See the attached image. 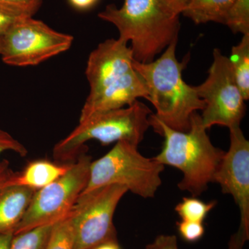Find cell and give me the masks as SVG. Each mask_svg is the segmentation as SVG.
I'll use <instances>...</instances> for the list:
<instances>
[{"instance_id": "29", "label": "cell", "mask_w": 249, "mask_h": 249, "mask_svg": "<svg viewBox=\"0 0 249 249\" xmlns=\"http://www.w3.org/2000/svg\"><path fill=\"white\" fill-rule=\"evenodd\" d=\"M4 2L13 3V4H28V3L32 2L35 0H0Z\"/></svg>"}, {"instance_id": "28", "label": "cell", "mask_w": 249, "mask_h": 249, "mask_svg": "<svg viewBox=\"0 0 249 249\" xmlns=\"http://www.w3.org/2000/svg\"><path fill=\"white\" fill-rule=\"evenodd\" d=\"M91 249H121L116 240L106 241Z\"/></svg>"}, {"instance_id": "27", "label": "cell", "mask_w": 249, "mask_h": 249, "mask_svg": "<svg viewBox=\"0 0 249 249\" xmlns=\"http://www.w3.org/2000/svg\"><path fill=\"white\" fill-rule=\"evenodd\" d=\"M14 232H9L0 234V249H10L11 239Z\"/></svg>"}, {"instance_id": "17", "label": "cell", "mask_w": 249, "mask_h": 249, "mask_svg": "<svg viewBox=\"0 0 249 249\" xmlns=\"http://www.w3.org/2000/svg\"><path fill=\"white\" fill-rule=\"evenodd\" d=\"M56 224L51 223L14 234L10 249H47Z\"/></svg>"}, {"instance_id": "10", "label": "cell", "mask_w": 249, "mask_h": 249, "mask_svg": "<svg viewBox=\"0 0 249 249\" xmlns=\"http://www.w3.org/2000/svg\"><path fill=\"white\" fill-rule=\"evenodd\" d=\"M73 41V36L28 17L16 22L1 37L0 55L9 65L34 66L69 50Z\"/></svg>"}, {"instance_id": "19", "label": "cell", "mask_w": 249, "mask_h": 249, "mask_svg": "<svg viewBox=\"0 0 249 249\" xmlns=\"http://www.w3.org/2000/svg\"><path fill=\"white\" fill-rule=\"evenodd\" d=\"M225 25L234 34H249V0H234Z\"/></svg>"}, {"instance_id": "25", "label": "cell", "mask_w": 249, "mask_h": 249, "mask_svg": "<svg viewBox=\"0 0 249 249\" xmlns=\"http://www.w3.org/2000/svg\"><path fill=\"white\" fill-rule=\"evenodd\" d=\"M14 172L9 168V162L6 160L0 162V191L5 187L6 181Z\"/></svg>"}, {"instance_id": "22", "label": "cell", "mask_w": 249, "mask_h": 249, "mask_svg": "<svg viewBox=\"0 0 249 249\" xmlns=\"http://www.w3.org/2000/svg\"><path fill=\"white\" fill-rule=\"evenodd\" d=\"M6 151L14 152L23 157L27 156L28 153L27 149L24 145L14 138L11 134L0 129V156Z\"/></svg>"}, {"instance_id": "18", "label": "cell", "mask_w": 249, "mask_h": 249, "mask_svg": "<svg viewBox=\"0 0 249 249\" xmlns=\"http://www.w3.org/2000/svg\"><path fill=\"white\" fill-rule=\"evenodd\" d=\"M215 205V201L205 203L195 196L184 197L181 202L177 205L175 210L181 220L203 223Z\"/></svg>"}, {"instance_id": "12", "label": "cell", "mask_w": 249, "mask_h": 249, "mask_svg": "<svg viewBox=\"0 0 249 249\" xmlns=\"http://www.w3.org/2000/svg\"><path fill=\"white\" fill-rule=\"evenodd\" d=\"M35 192L19 186H6L0 191V234L14 232Z\"/></svg>"}, {"instance_id": "1", "label": "cell", "mask_w": 249, "mask_h": 249, "mask_svg": "<svg viewBox=\"0 0 249 249\" xmlns=\"http://www.w3.org/2000/svg\"><path fill=\"white\" fill-rule=\"evenodd\" d=\"M133 60L132 49L120 38L107 39L90 53L85 71L90 91L79 122L93 114L131 106L139 98L148 100Z\"/></svg>"}, {"instance_id": "4", "label": "cell", "mask_w": 249, "mask_h": 249, "mask_svg": "<svg viewBox=\"0 0 249 249\" xmlns=\"http://www.w3.org/2000/svg\"><path fill=\"white\" fill-rule=\"evenodd\" d=\"M98 18L114 24L119 38L130 41L134 60H155L172 42L178 41L179 16L170 13L160 0H124L121 8L107 5Z\"/></svg>"}, {"instance_id": "2", "label": "cell", "mask_w": 249, "mask_h": 249, "mask_svg": "<svg viewBox=\"0 0 249 249\" xmlns=\"http://www.w3.org/2000/svg\"><path fill=\"white\" fill-rule=\"evenodd\" d=\"M149 119L155 132L164 137L163 148L154 160L182 172L178 189L191 193L195 197L200 196L209 183H213L225 152L212 143L206 133L207 129L201 124V116L196 112L192 116L188 132L170 128L153 113Z\"/></svg>"}, {"instance_id": "30", "label": "cell", "mask_w": 249, "mask_h": 249, "mask_svg": "<svg viewBox=\"0 0 249 249\" xmlns=\"http://www.w3.org/2000/svg\"><path fill=\"white\" fill-rule=\"evenodd\" d=\"M1 37H0V53H1Z\"/></svg>"}, {"instance_id": "23", "label": "cell", "mask_w": 249, "mask_h": 249, "mask_svg": "<svg viewBox=\"0 0 249 249\" xmlns=\"http://www.w3.org/2000/svg\"><path fill=\"white\" fill-rule=\"evenodd\" d=\"M146 247L148 249H178V239L173 235L157 236L154 242Z\"/></svg>"}, {"instance_id": "15", "label": "cell", "mask_w": 249, "mask_h": 249, "mask_svg": "<svg viewBox=\"0 0 249 249\" xmlns=\"http://www.w3.org/2000/svg\"><path fill=\"white\" fill-rule=\"evenodd\" d=\"M231 66L237 86L245 101L249 99V34L232 47L229 57Z\"/></svg>"}, {"instance_id": "31", "label": "cell", "mask_w": 249, "mask_h": 249, "mask_svg": "<svg viewBox=\"0 0 249 249\" xmlns=\"http://www.w3.org/2000/svg\"><path fill=\"white\" fill-rule=\"evenodd\" d=\"M145 249H148V248H147V247H146V248H145Z\"/></svg>"}, {"instance_id": "26", "label": "cell", "mask_w": 249, "mask_h": 249, "mask_svg": "<svg viewBox=\"0 0 249 249\" xmlns=\"http://www.w3.org/2000/svg\"><path fill=\"white\" fill-rule=\"evenodd\" d=\"M98 1L99 0H69L71 6L78 10L91 9Z\"/></svg>"}, {"instance_id": "5", "label": "cell", "mask_w": 249, "mask_h": 249, "mask_svg": "<svg viewBox=\"0 0 249 249\" xmlns=\"http://www.w3.org/2000/svg\"><path fill=\"white\" fill-rule=\"evenodd\" d=\"M151 109L136 101L127 107L93 114L83 121L53 148L54 158L60 161L73 160L85 144L96 140L103 145L124 141L138 146L150 127Z\"/></svg>"}, {"instance_id": "6", "label": "cell", "mask_w": 249, "mask_h": 249, "mask_svg": "<svg viewBox=\"0 0 249 249\" xmlns=\"http://www.w3.org/2000/svg\"><path fill=\"white\" fill-rule=\"evenodd\" d=\"M137 145L124 141L91 161L88 184L83 192L107 185H121L144 199L152 198L161 185L164 165L144 157Z\"/></svg>"}, {"instance_id": "14", "label": "cell", "mask_w": 249, "mask_h": 249, "mask_svg": "<svg viewBox=\"0 0 249 249\" xmlns=\"http://www.w3.org/2000/svg\"><path fill=\"white\" fill-rule=\"evenodd\" d=\"M234 0H190L181 14L195 24H225Z\"/></svg>"}, {"instance_id": "11", "label": "cell", "mask_w": 249, "mask_h": 249, "mask_svg": "<svg viewBox=\"0 0 249 249\" xmlns=\"http://www.w3.org/2000/svg\"><path fill=\"white\" fill-rule=\"evenodd\" d=\"M230 147L225 152L214 177L224 194L231 195L240 211L237 231L232 236L229 249H242L249 239V142L240 126L229 128Z\"/></svg>"}, {"instance_id": "8", "label": "cell", "mask_w": 249, "mask_h": 249, "mask_svg": "<svg viewBox=\"0 0 249 249\" xmlns=\"http://www.w3.org/2000/svg\"><path fill=\"white\" fill-rule=\"evenodd\" d=\"M91 161L89 156L80 155L60 178L36 191L14 234L66 217L86 188Z\"/></svg>"}, {"instance_id": "24", "label": "cell", "mask_w": 249, "mask_h": 249, "mask_svg": "<svg viewBox=\"0 0 249 249\" xmlns=\"http://www.w3.org/2000/svg\"><path fill=\"white\" fill-rule=\"evenodd\" d=\"M172 14L180 16L190 0H160Z\"/></svg>"}, {"instance_id": "13", "label": "cell", "mask_w": 249, "mask_h": 249, "mask_svg": "<svg viewBox=\"0 0 249 249\" xmlns=\"http://www.w3.org/2000/svg\"><path fill=\"white\" fill-rule=\"evenodd\" d=\"M70 165L71 163L58 164L47 160H33L22 171L14 172L5 187L19 186L37 191L60 178L68 170Z\"/></svg>"}, {"instance_id": "3", "label": "cell", "mask_w": 249, "mask_h": 249, "mask_svg": "<svg viewBox=\"0 0 249 249\" xmlns=\"http://www.w3.org/2000/svg\"><path fill=\"white\" fill-rule=\"evenodd\" d=\"M178 42H172L157 60L148 63L134 60L133 66L145 83L149 93L147 101L155 107L156 117L170 128L188 132L192 116L204 109L205 102L198 96L196 88L183 79L190 55L178 61Z\"/></svg>"}, {"instance_id": "20", "label": "cell", "mask_w": 249, "mask_h": 249, "mask_svg": "<svg viewBox=\"0 0 249 249\" xmlns=\"http://www.w3.org/2000/svg\"><path fill=\"white\" fill-rule=\"evenodd\" d=\"M47 249H73L69 214L55 224Z\"/></svg>"}, {"instance_id": "9", "label": "cell", "mask_w": 249, "mask_h": 249, "mask_svg": "<svg viewBox=\"0 0 249 249\" xmlns=\"http://www.w3.org/2000/svg\"><path fill=\"white\" fill-rule=\"evenodd\" d=\"M213 58L207 78L195 87L198 96L205 102L200 115L201 124L206 129L215 124L229 129L240 126L245 115V101L236 83L229 59L219 49H214Z\"/></svg>"}, {"instance_id": "21", "label": "cell", "mask_w": 249, "mask_h": 249, "mask_svg": "<svg viewBox=\"0 0 249 249\" xmlns=\"http://www.w3.org/2000/svg\"><path fill=\"white\" fill-rule=\"evenodd\" d=\"M178 231L183 240L196 242L204 235L205 229L203 223L181 220L178 223Z\"/></svg>"}, {"instance_id": "7", "label": "cell", "mask_w": 249, "mask_h": 249, "mask_svg": "<svg viewBox=\"0 0 249 249\" xmlns=\"http://www.w3.org/2000/svg\"><path fill=\"white\" fill-rule=\"evenodd\" d=\"M121 185H107L83 192L69 214L73 249H91L116 240L114 215L127 193Z\"/></svg>"}, {"instance_id": "16", "label": "cell", "mask_w": 249, "mask_h": 249, "mask_svg": "<svg viewBox=\"0 0 249 249\" xmlns=\"http://www.w3.org/2000/svg\"><path fill=\"white\" fill-rule=\"evenodd\" d=\"M42 0H35L28 4H13L0 1V37L18 21L23 18L33 17L37 12Z\"/></svg>"}]
</instances>
